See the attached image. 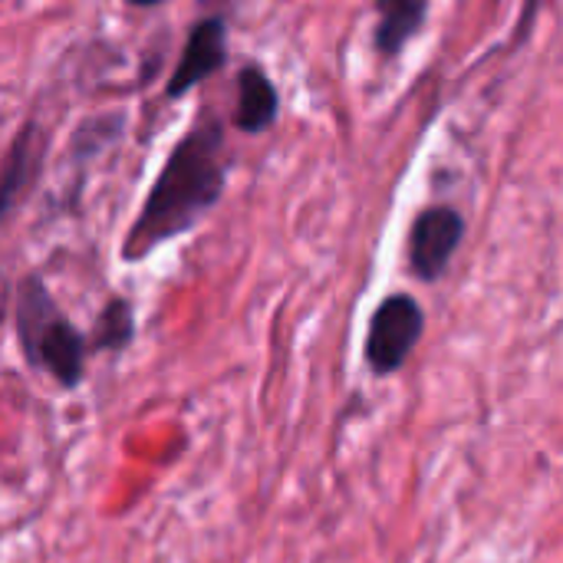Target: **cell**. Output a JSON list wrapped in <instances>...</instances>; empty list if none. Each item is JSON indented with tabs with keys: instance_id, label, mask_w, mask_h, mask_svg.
<instances>
[{
	"instance_id": "obj_1",
	"label": "cell",
	"mask_w": 563,
	"mask_h": 563,
	"mask_svg": "<svg viewBox=\"0 0 563 563\" xmlns=\"http://www.w3.org/2000/svg\"><path fill=\"white\" fill-rule=\"evenodd\" d=\"M228 175L231 155L224 119L214 109H205L165 155V165L122 238L119 261L142 264L165 244L191 234L224 198Z\"/></svg>"
},
{
	"instance_id": "obj_2",
	"label": "cell",
	"mask_w": 563,
	"mask_h": 563,
	"mask_svg": "<svg viewBox=\"0 0 563 563\" xmlns=\"http://www.w3.org/2000/svg\"><path fill=\"white\" fill-rule=\"evenodd\" d=\"M13 336L23 363L56 389L73 393L86 383L89 333H79L40 274H23L13 287Z\"/></svg>"
},
{
	"instance_id": "obj_3",
	"label": "cell",
	"mask_w": 563,
	"mask_h": 563,
	"mask_svg": "<svg viewBox=\"0 0 563 563\" xmlns=\"http://www.w3.org/2000/svg\"><path fill=\"white\" fill-rule=\"evenodd\" d=\"M422 333H426V307L406 290L386 294L369 313V327L363 340L366 369L376 379L396 376L416 353Z\"/></svg>"
},
{
	"instance_id": "obj_4",
	"label": "cell",
	"mask_w": 563,
	"mask_h": 563,
	"mask_svg": "<svg viewBox=\"0 0 563 563\" xmlns=\"http://www.w3.org/2000/svg\"><path fill=\"white\" fill-rule=\"evenodd\" d=\"M468 234V221L459 208L452 205H429L412 218L409 238H406V261H409V274L422 284H439L462 241Z\"/></svg>"
},
{
	"instance_id": "obj_5",
	"label": "cell",
	"mask_w": 563,
	"mask_h": 563,
	"mask_svg": "<svg viewBox=\"0 0 563 563\" xmlns=\"http://www.w3.org/2000/svg\"><path fill=\"white\" fill-rule=\"evenodd\" d=\"M228 66V23L224 16H201L181 46V56L165 82V99H181L205 79Z\"/></svg>"
},
{
	"instance_id": "obj_6",
	"label": "cell",
	"mask_w": 563,
	"mask_h": 563,
	"mask_svg": "<svg viewBox=\"0 0 563 563\" xmlns=\"http://www.w3.org/2000/svg\"><path fill=\"white\" fill-rule=\"evenodd\" d=\"M373 49L383 59H396L426 30L429 0H373Z\"/></svg>"
},
{
	"instance_id": "obj_7",
	"label": "cell",
	"mask_w": 563,
	"mask_h": 563,
	"mask_svg": "<svg viewBox=\"0 0 563 563\" xmlns=\"http://www.w3.org/2000/svg\"><path fill=\"white\" fill-rule=\"evenodd\" d=\"M280 119V92L267 69L257 63H244L238 73V106H234V125L247 135L274 129Z\"/></svg>"
},
{
	"instance_id": "obj_8",
	"label": "cell",
	"mask_w": 563,
	"mask_h": 563,
	"mask_svg": "<svg viewBox=\"0 0 563 563\" xmlns=\"http://www.w3.org/2000/svg\"><path fill=\"white\" fill-rule=\"evenodd\" d=\"M43 162V139L40 129L33 122H23V129L13 135L10 148H7V165H3V214L13 211L16 198L23 188L33 185L36 172Z\"/></svg>"
},
{
	"instance_id": "obj_9",
	"label": "cell",
	"mask_w": 563,
	"mask_h": 563,
	"mask_svg": "<svg viewBox=\"0 0 563 563\" xmlns=\"http://www.w3.org/2000/svg\"><path fill=\"white\" fill-rule=\"evenodd\" d=\"M135 343V303L122 294L109 297L102 303V310L96 313L92 320V330H89V346H92V356L96 353H125L129 346Z\"/></svg>"
},
{
	"instance_id": "obj_10",
	"label": "cell",
	"mask_w": 563,
	"mask_h": 563,
	"mask_svg": "<svg viewBox=\"0 0 563 563\" xmlns=\"http://www.w3.org/2000/svg\"><path fill=\"white\" fill-rule=\"evenodd\" d=\"M541 7H544V0H525L521 16H518V26H515V40H511V46H521V43L531 36V30H534V20H538Z\"/></svg>"
},
{
	"instance_id": "obj_11",
	"label": "cell",
	"mask_w": 563,
	"mask_h": 563,
	"mask_svg": "<svg viewBox=\"0 0 563 563\" xmlns=\"http://www.w3.org/2000/svg\"><path fill=\"white\" fill-rule=\"evenodd\" d=\"M129 7H139V10H148V7H158L162 0H125Z\"/></svg>"
}]
</instances>
